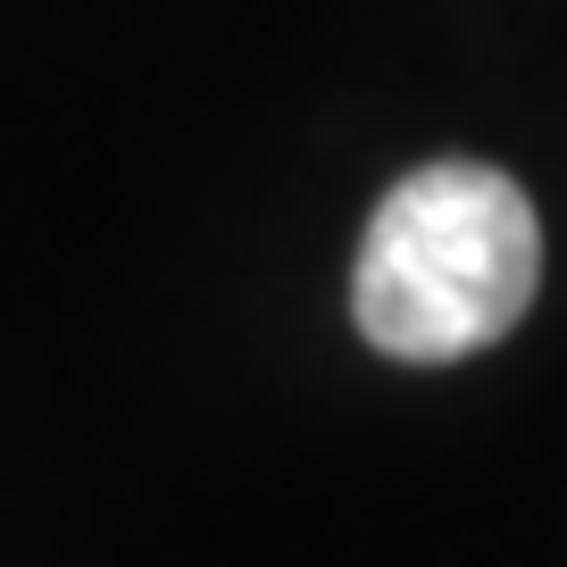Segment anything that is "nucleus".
Listing matches in <instances>:
<instances>
[{
	"instance_id": "f257e3e1",
	"label": "nucleus",
	"mask_w": 567,
	"mask_h": 567,
	"mask_svg": "<svg viewBox=\"0 0 567 567\" xmlns=\"http://www.w3.org/2000/svg\"><path fill=\"white\" fill-rule=\"evenodd\" d=\"M534 284H543L534 200L484 159H434L375 200L351 267V318L384 359L443 368L493 351L534 309Z\"/></svg>"
}]
</instances>
